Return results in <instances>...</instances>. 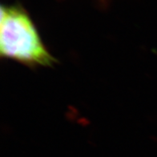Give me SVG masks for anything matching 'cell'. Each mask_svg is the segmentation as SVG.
Masks as SVG:
<instances>
[{"instance_id":"6da1fadb","label":"cell","mask_w":157,"mask_h":157,"mask_svg":"<svg viewBox=\"0 0 157 157\" xmlns=\"http://www.w3.org/2000/svg\"><path fill=\"white\" fill-rule=\"evenodd\" d=\"M0 56L34 68L51 67L56 62L29 14L15 4L1 6Z\"/></svg>"}]
</instances>
